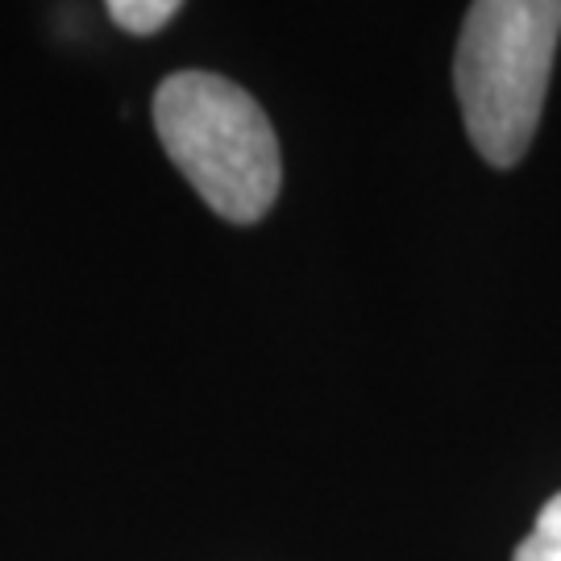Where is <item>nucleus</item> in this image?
I'll use <instances>...</instances> for the list:
<instances>
[{"mask_svg": "<svg viewBox=\"0 0 561 561\" xmlns=\"http://www.w3.org/2000/svg\"><path fill=\"white\" fill-rule=\"evenodd\" d=\"M512 561H561V495L541 507V516L533 524V533L516 545Z\"/></svg>", "mask_w": 561, "mask_h": 561, "instance_id": "nucleus-4", "label": "nucleus"}, {"mask_svg": "<svg viewBox=\"0 0 561 561\" xmlns=\"http://www.w3.org/2000/svg\"><path fill=\"white\" fill-rule=\"evenodd\" d=\"M154 129L201 201L233 225H254L279 196V141L262 104L225 76L180 71L154 92Z\"/></svg>", "mask_w": 561, "mask_h": 561, "instance_id": "nucleus-1", "label": "nucleus"}, {"mask_svg": "<svg viewBox=\"0 0 561 561\" xmlns=\"http://www.w3.org/2000/svg\"><path fill=\"white\" fill-rule=\"evenodd\" d=\"M180 13V4L175 0H113L108 4V18L117 21L125 34H159L167 21Z\"/></svg>", "mask_w": 561, "mask_h": 561, "instance_id": "nucleus-3", "label": "nucleus"}, {"mask_svg": "<svg viewBox=\"0 0 561 561\" xmlns=\"http://www.w3.org/2000/svg\"><path fill=\"white\" fill-rule=\"evenodd\" d=\"M561 38V0L470 4L454 59L466 134L491 167H516L537 134Z\"/></svg>", "mask_w": 561, "mask_h": 561, "instance_id": "nucleus-2", "label": "nucleus"}]
</instances>
